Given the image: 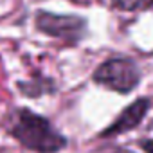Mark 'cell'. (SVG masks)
<instances>
[{
    "label": "cell",
    "mask_w": 153,
    "mask_h": 153,
    "mask_svg": "<svg viewBox=\"0 0 153 153\" xmlns=\"http://www.w3.org/2000/svg\"><path fill=\"white\" fill-rule=\"evenodd\" d=\"M9 133L22 146L36 153H56L67 144V139L58 133L45 117L27 108L15 112L13 123L9 124Z\"/></svg>",
    "instance_id": "1"
},
{
    "label": "cell",
    "mask_w": 153,
    "mask_h": 153,
    "mask_svg": "<svg viewBox=\"0 0 153 153\" xmlns=\"http://www.w3.org/2000/svg\"><path fill=\"white\" fill-rule=\"evenodd\" d=\"M94 81L110 90L126 94L139 85L140 70L131 59L114 58L97 67V70L94 72Z\"/></svg>",
    "instance_id": "2"
},
{
    "label": "cell",
    "mask_w": 153,
    "mask_h": 153,
    "mask_svg": "<svg viewBox=\"0 0 153 153\" xmlns=\"http://www.w3.org/2000/svg\"><path fill=\"white\" fill-rule=\"evenodd\" d=\"M36 27L49 36L68 42L81 40L87 33V24L83 18L68 15H52V13H40L36 18Z\"/></svg>",
    "instance_id": "3"
},
{
    "label": "cell",
    "mask_w": 153,
    "mask_h": 153,
    "mask_svg": "<svg viewBox=\"0 0 153 153\" xmlns=\"http://www.w3.org/2000/svg\"><path fill=\"white\" fill-rule=\"evenodd\" d=\"M148 0H112V4L119 9H124V11H133V9H139L142 6H146Z\"/></svg>",
    "instance_id": "5"
},
{
    "label": "cell",
    "mask_w": 153,
    "mask_h": 153,
    "mask_svg": "<svg viewBox=\"0 0 153 153\" xmlns=\"http://www.w3.org/2000/svg\"><path fill=\"white\" fill-rule=\"evenodd\" d=\"M149 105H151V103H149V99H146V97L137 99L135 103H131L130 106H126V108L121 112V115L103 131V135H105V137H110V135H119V133H124V131L133 130L135 126L140 124V121H142L144 115L148 114Z\"/></svg>",
    "instance_id": "4"
},
{
    "label": "cell",
    "mask_w": 153,
    "mask_h": 153,
    "mask_svg": "<svg viewBox=\"0 0 153 153\" xmlns=\"http://www.w3.org/2000/svg\"><path fill=\"white\" fill-rule=\"evenodd\" d=\"M140 148L146 151V153H153V139H148V140H142L140 142Z\"/></svg>",
    "instance_id": "6"
}]
</instances>
